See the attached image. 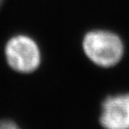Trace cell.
<instances>
[{
	"label": "cell",
	"mask_w": 129,
	"mask_h": 129,
	"mask_svg": "<svg viewBox=\"0 0 129 129\" xmlns=\"http://www.w3.org/2000/svg\"><path fill=\"white\" fill-rule=\"evenodd\" d=\"M83 48L91 62L106 68L116 66L124 53L121 39L113 32L102 30L88 32L83 38Z\"/></svg>",
	"instance_id": "obj_1"
},
{
	"label": "cell",
	"mask_w": 129,
	"mask_h": 129,
	"mask_svg": "<svg viewBox=\"0 0 129 129\" xmlns=\"http://www.w3.org/2000/svg\"><path fill=\"white\" fill-rule=\"evenodd\" d=\"M8 64L19 73L34 72L40 64V51L37 43L25 35H17L9 40L6 47Z\"/></svg>",
	"instance_id": "obj_2"
},
{
	"label": "cell",
	"mask_w": 129,
	"mask_h": 129,
	"mask_svg": "<svg viewBox=\"0 0 129 129\" xmlns=\"http://www.w3.org/2000/svg\"><path fill=\"white\" fill-rule=\"evenodd\" d=\"M100 121L104 129H129V93L106 98Z\"/></svg>",
	"instance_id": "obj_3"
},
{
	"label": "cell",
	"mask_w": 129,
	"mask_h": 129,
	"mask_svg": "<svg viewBox=\"0 0 129 129\" xmlns=\"http://www.w3.org/2000/svg\"><path fill=\"white\" fill-rule=\"evenodd\" d=\"M0 129H20L14 122L11 120H0Z\"/></svg>",
	"instance_id": "obj_4"
},
{
	"label": "cell",
	"mask_w": 129,
	"mask_h": 129,
	"mask_svg": "<svg viewBox=\"0 0 129 129\" xmlns=\"http://www.w3.org/2000/svg\"><path fill=\"white\" fill-rule=\"evenodd\" d=\"M3 1H4V0H0V6H1V5H2Z\"/></svg>",
	"instance_id": "obj_5"
}]
</instances>
